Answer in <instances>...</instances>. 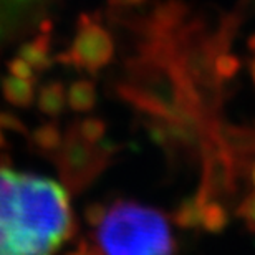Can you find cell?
<instances>
[{
  "label": "cell",
  "instance_id": "obj_1",
  "mask_svg": "<svg viewBox=\"0 0 255 255\" xmlns=\"http://www.w3.org/2000/svg\"><path fill=\"white\" fill-rule=\"evenodd\" d=\"M76 234L65 187L0 166V255H55Z\"/></svg>",
  "mask_w": 255,
  "mask_h": 255
},
{
  "label": "cell",
  "instance_id": "obj_2",
  "mask_svg": "<svg viewBox=\"0 0 255 255\" xmlns=\"http://www.w3.org/2000/svg\"><path fill=\"white\" fill-rule=\"evenodd\" d=\"M96 241L105 255H174L177 251L166 214L128 199L108 207Z\"/></svg>",
  "mask_w": 255,
  "mask_h": 255
},
{
  "label": "cell",
  "instance_id": "obj_3",
  "mask_svg": "<svg viewBox=\"0 0 255 255\" xmlns=\"http://www.w3.org/2000/svg\"><path fill=\"white\" fill-rule=\"evenodd\" d=\"M118 151L115 144H91L78 134L75 125L65 131L62 146L52 156L65 187L71 194L86 191L98 179Z\"/></svg>",
  "mask_w": 255,
  "mask_h": 255
},
{
  "label": "cell",
  "instance_id": "obj_4",
  "mask_svg": "<svg viewBox=\"0 0 255 255\" xmlns=\"http://www.w3.org/2000/svg\"><path fill=\"white\" fill-rule=\"evenodd\" d=\"M115 55V42L105 27L88 15H81L75 38L66 52L58 53L55 60L65 66L98 73L111 62Z\"/></svg>",
  "mask_w": 255,
  "mask_h": 255
},
{
  "label": "cell",
  "instance_id": "obj_5",
  "mask_svg": "<svg viewBox=\"0 0 255 255\" xmlns=\"http://www.w3.org/2000/svg\"><path fill=\"white\" fill-rule=\"evenodd\" d=\"M202 179L197 192L207 199L229 201L237 192L239 169L234 157L212 139H204L201 147Z\"/></svg>",
  "mask_w": 255,
  "mask_h": 255
},
{
  "label": "cell",
  "instance_id": "obj_6",
  "mask_svg": "<svg viewBox=\"0 0 255 255\" xmlns=\"http://www.w3.org/2000/svg\"><path fill=\"white\" fill-rule=\"evenodd\" d=\"M206 137L227 151L241 171L247 169L249 162L255 157V129L251 126L231 125L217 120Z\"/></svg>",
  "mask_w": 255,
  "mask_h": 255
},
{
  "label": "cell",
  "instance_id": "obj_7",
  "mask_svg": "<svg viewBox=\"0 0 255 255\" xmlns=\"http://www.w3.org/2000/svg\"><path fill=\"white\" fill-rule=\"evenodd\" d=\"M42 0H0V48L38 27Z\"/></svg>",
  "mask_w": 255,
  "mask_h": 255
},
{
  "label": "cell",
  "instance_id": "obj_8",
  "mask_svg": "<svg viewBox=\"0 0 255 255\" xmlns=\"http://www.w3.org/2000/svg\"><path fill=\"white\" fill-rule=\"evenodd\" d=\"M52 37L50 33L40 32L32 42H25L18 50V57L25 60L37 73L48 70L53 63L52 58Z\"/></svg>",
  "mask_w": 255,
  "mask_h": 255
},
{
  "label": "cell",
  "instance_id": "obj_9",
  "mask_svg": "<svg viewBox=\"0 0 255 255\" xmlns=\"http://www.w3.org/2000/svg\"><path fill=\"white\" fill-rule=\"evenodd\" d=\"M66 108V88L62 81L53 80L38 90V110L45 116L58 118Z\"/></svg>",
  "mask_w": 255,
  "mask_h": 255
},
{
  "label": "cell",
  "instance_id": "obj_10",
  "mask_svg": "<svg viewBox=\"0 0 255 255\" xmlns=\"http://www.w3.org/2000/svg\"><path fill=\"white\" fill-rule=\"evenodd\" d=\"M2 95L7 103L17 108H30L35 100V83L30 80L17 78L13 75L5 76L2 80Z\"/></svg>",
  "mask_w": 255,
  "mask_h": 255
},
{
  "label": "cell",
  "instance_id": "obj_11",
  "mask_svg": "<svg viewBox=\"0 0 255 255\" xmlns=\"http://www.w3.org/2000/svg\"><path fill=\"white\" fill-rule=\"evenodd\" d=\"M206 199L207 197H204L199 192L192 197H186L171 212L169 216L171 222L176 224L177 227L184 229V231H192V229L201 227V209H202V202Z\"/></svg>",
  "mask_w": 255,
  "mask_h": 255
},
{
  "label": "cell",
  "instance_id": "obj_12",
  "mask_svg": "<svg viewBox=\"0 0 255 255\" xmlns=\"http://www.w3.org/2000/svg\"><path fill=\"white\" fill-rule=\"evenodd\" d=\"M96 86L91 80H76L66 90V105L76 113L91 111L96 105Z\"/></svg>",
  "mask_w": 255,
  "mask_h": 255
},
{
  "label": "cell",
  "instance_id": "obj_13",
  "mask_svg": "<svg viewBox=\"0 0 255 255\" xmlns=\"http://www.w3.org/2000/svg\"><path fill=\"white\" fill-rule=\"evenodd\" d=\"M63 132L57 121H48V123L40 125L32 134V144L37 147L40 154L52 157L58 147L62 146Z\"/></svg>",
  "mask_w": 255,
  "mask_h": 255
},
{
  "label": "cell",
  "instance_id": "obj_14",
  "mask_svg": "<svg viewBox=\"0 0 255 255\" xmlns=\"http://www.w3.org/2000/svg\"><path fill=\"white\" fill-rule=\"evenodd\" d=\"M229 224L226 207L216 199H206L201 209V227L206 232L221 234Z\"/></svg>",
  "mask_w": 255,
  "mask_h": 255
},
{
  "label": "cell",
  "instance_id": "obj_15",
  "mask_svg": "<svg viewBox=\"0 0 255 255\" xmlns=\"http://www.w3.org/2000/svg\"><path fill=\"white\" fill-rule=\"evenodd\" d=\"M73 125L76 128V131H78V134L83 137L85 141L91 142V144L101 142L106 132V123L103 120L96 118V116H90V118H85Z\"/></svg>",
  "mask_w": 255,
  "mask_h": 255
},
{
  "label": "cell",
  "instance_id": "obj_16",
  "mask_svg": "<svg viewBox=\"0 0 255 255\" xmlns=\"http://www.w3.org/2000/svg\"><path fill=\"white\" fill-rule=\"evenodd\" d=\"M239 68H241V62L236 55L232 53H219L212 63L214 75L217 80H231L237 75Z\"/></svg>",
  "mask_w": 255,
  "mask_h": 255
},
{
  "label": "cell",
  "instance_id": "obj_17",
  "mask_svg": "<svg viewBox=\"0 0 255 255\" xmlns=\"http://www.w3.org/2000/svg\"><path fill=\"white\" fill-rule=\"evenodd\" d=\"M236 216L242 219L247 231L255 234V192H251L236 209Z\"/></svg>",
  "mask_w": 255,
  "mask_h": 255
},
{
  "label": "cell",
  "instance_id": "obj_18",
  "mask_svg": "<svg viewBox=\"0 0 255 255\" xmlns=\"http://www.w3.org/2000/svg\"><path fill=\"white\" fill-rule=\"evenodd\" d=\"M8 73L17 76V78H22V80H30L33 83H37V71H35L32 66H30L25 60H22L20 57L13 58L12 62H8Z\"/></svg>",
  "mask_w": 255,
  "mask_h": 255
},
{
  "label": "cell",
  "instance_id": "obj_19",
  "mask_svg": "<svg viewBox=\"0 0 255 255\" xmlns=\"http://www.w3.org/2000/svg\"><path fill=\"white\" fill-rule=\"evenodd\" d=\"M106 211H108V207H106L105 202H91V204H88V206L85 207V212H83L86 224L91 226V227H98L100 222L103 221Z\"/></svg>",
  "mask_w": 255,
  "mask_h": 255
},
{
  "label": "cell",
  "instance_id": "obj_20",
  "mask_svg": "<svg viewBox=\"0 0 255 255\" xmlns=\"http://www.w3.org/2000/svg\"><path fill=\"white\" fill-rule=\"evenodd\" d=\"M0 129L2 131H13L22 136H27V128L17 116L7 111H0Z\"/></svg>",
  "mask_w": 255,
  "mask_h": 255
},
{
  "label": "cell",
  "instance_id": "obj_21",
  "mask_svg": "<svg viewBox=\"0 0 255 255\" xmlns=\"http://www.w3.org/2000/svg\"><path fill=\"white\" fill-rule=\"evenodd\" d=\"M66 255H105V254L101 251L100 246L90 242L88 239H81L78 242V247H76L75 251L68 252Z\"/></svg>",
  "mask_w": 255,
  "mask_h": 255
},
{
  "label": "cell",
  "instance_id": "obj_22",
  "mask_svg": "<svg viewBox=\"0 0 255 255\" xmlns=\"http://www.w3.org/2000/svg\"><path fill=\"white\" fill-rule=\"evenodd\" d=\"M144 0H108L110 5H113L116 8H129V7H137Z\"/></svg>",
  "mask_w": 255,
  "mask_h": 255
},
{
  "label": "cell",
  "instance_id": "obj_23",
  "mask_svg": "<svg viewBox=\"0 0 255 255\" xmlns=\"http://www.w3.org/2000/svg\"><path fill=\"white\" fill-rule=\"evenodd\" d=\"M246 171H249V179H251L252 186L255 187V159H252L251 162H249V166H247Z\"/></svg>",
  "mask_w": 255,
  "mask_h": 255
},
{
  "label": "cell",
  "instance_id": "obj_24",
  "mask_svg": "<svg viewBox=\"0 0 255 255\" xmlns=\"http://www.w3.org/2000/svg\"><path fill=\"white\" fill-rule=\"evenodd\" d=\"M251 76H252V81H254V86H255V50H254V57L251 60Z\"/></svg>",
  "mask_w": 255,
  "mask_h": 255
},
{
  "label": "cell",
  "instance_id": "obj_25",
  "mask_svg": "<svg viewBox=\"0 0 255 255\" xmlns=\"http://www.w3.org/2000/svg\"><path fill=\"white\" fill-rule=\"evenodd\" d=\"M5 146H7V139H5V136H3V131L0 129V151H2Z\"/></svg>",
  "mask_w": 255,
  "mask_h": 255
}]
</instances>
